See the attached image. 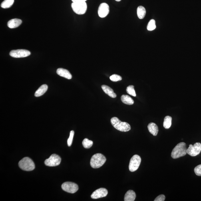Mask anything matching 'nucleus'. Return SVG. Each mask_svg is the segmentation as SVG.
Here are the masks:
<instances>
[{
	"label": "nucleus",
	"mask_w": 201,
	"mask_h": 201,
	"mask_svg": "<svg viewBox=\"0 0 201 201\" xmlns=\"http://www.w3.org/2000/svg\"><path fill=\"white\" fill-rule=\"evenodd\" d=\"M9 55L14 58H23L28 57L31 55L30 52L27 50L18 49L12 50Z\"/></svg>",
	"instance_id": "obj_10"
},
{
	"label": "nucleus",
	"mask_w": 201,
	"mask_h": 201,
	"mask_svg": "<svg viewBox=\"0 0 201 201\" xmlns=\"http://www.w3.org/2000/svg\"><path fill=\"white\" fill-rule=\"evenodd\" d=\"M61 161V158L57 155L53 154L45 160V164L46 166H59Z\"/></svg>",
	"instance_id": "obj_7"
},
{
	"label": "nucleus",
	"mask_w": 201,
	"mask_h": 201,
	"mask_svg": "<svg viewBox=\"0 0 201 201\" xmlns=\"http://www.w3.org/2000/svg\"><path fill=\"white\" fill-rule=\"evenodd\" d=\"M122 101L123 103L127 105H132L134 103V100L128 95H123L121 97Z\"/></svg>",
	"instance_id": "obj_19"
},
{
	"label": "nucleus",
	"mask_w": 201,
	"mask_h": 201,
	"mask_svg": "<svg viewBox=\"0 0 201 201\" xmlns=\"http://www.w3.org/2000/svg\"><path fill=\"white\" fill-rule=\"evenodd\" d=\"M93 142L91 140H89L87 138L84 139L82 142V144L84 148L89 149L93 145Z\"/></svg>",
	"instance_id": "obj_24"
},
{
	"label": "nucleus",
	"mask_w": 201,
	"mask_h": 201,
	"mask_svg": "<svg viewBox=\"0 0 201 201\" xmlns=\"http://www.w3.org/2000/svg\"><path fill=\"white\" fill-rule=\"evenodd\" d=\"M56 72L58 75L61 77L65 78L68 79H72V75L67 70L60 68L57 69Z\"/></svg>",
	"instance_id": "obj_13"
},
{
	"label": "nucleus",
	"mask_w": 201,
	"mask_h": 201,
	"mask_svg": "<svg viewBox=\"0 0 201 201\" xmlns=\"http://www.w3.org/2000/svg\"><path fill=\"white\" fill-rule=\"evenodd\" d=\"M102 89L106 94H107L110 97L112 98L116 97V94L114 93L113 90L107 85H102L101 86Z\"/></svg>",
	"instance_id": "obj_16"
},
{
	"label": "nucleus",
	"mask_w": 201,
	"mask_h": 201,
	"mask_svg": "<svg viewBox=\"0 0 201 201\" xmlns=\"http://www.w3.org/2000/svg\"><path fill=\"white\" fill-rule=\"evenodd\" d=\"M110 80L113 82H117L122 80L121 76L116 75V74H114V75L110 76Z\"/></svg>",
	"instance_id": "obj_26"
},
{
	"label": "nucleus",
	"mask_w": 201,
	"mask_h": 201,
	"mask_svg": "<svg viewBox=\"0 0 201 201\" xmlns=\"http://www.w3.org/2000/svg\"><path fill=\"white\" fill-rule=\"evenodd\" d=\"M194 171L197 176H201V164L194 168Z\"/></svg>",
	"instance_id": "obj_28"
},
{
	"label": "nucleus",
	"mask_w": 201,
	"mask_h": 201,
	"mask_svg": "<svg viewBox=\"0 0 201 201\" xmlns=\"http://www.w3.org/2000/svg\"><path fill=\"white\" fill-rule=\"evenodd\" d=\"M166 197L163 194L160 195L158 196L155 199V201H164L165 200Z\"/></svg>",
	"instance_id": "obj_29"
},
{
	"label": "nucleus",
	"mask_w": 201,
	"mask_h": 201,
	"mask_svg": "<svg viewBox=\"0 0 201 201\" xmlns=\"http://www.w3.org/2000/svg\"><path fill=\"white\" fill-rule=\"evenodd\" d=\"M106 161V158L103 155L96 154L92 157L90 161V166L92 168H99L103 165Z\"/></svg>",
	"instance_id": "obj_3"
},
{
	"label": "nucleus",
	"mask_w": 201,
	"mask_h": 201,
	"mask_svg": "<svg viewBox=\"0 0 201 201\" xmlns=\"http://www.w3.org/2000/svg\"><path fill=\"white\" fill-rule=\"evenodd\" d=\"M156 28L155 20L151 19L148 24L147 29L149 31H152L155 30Z\"/></svg>",
	"instance_id": "obj_23"
},
{
	"label": "nucleus",
	"mask_w": 201,
	"mask_h": 201,
	"mask_svg": "<svg viewBox=\"0 0 201 201\" xmlns=\"http://www.w3.org/2000/svg\"><path fill=\"white\" fill-rule=\"evenodd\" d=\"M74 135V131L72 130L71 131H70V132L69 137L68 138V145L69 146H70L72 145V141H73Z\"/></svg>",
	"instance_id": "obj_27"
},
{
	"label": "nucleus",
	"mask_w": 201,
	"mask_h": 201,
	"mask_svg": "<svg viewBox=\"0 0 201 201\" xmlns=\"http://www.w3.org/2000/svg\"><path fill=\"white\" fill-rule=\"evenodd\" d=\"M87 0H72L73 3H77V2H86Z\"/></svg>",
	"instance_id": "obj_30"
},
{
	"label": "nucleus",
	"mask_w": 201,
	"mask_h": 201,
	"mask_svg": "<svg viewBox=\"0 0 201 201\" xmlns=\"http://www.w3.org/2000/svg\"><path fill=\"white\" fill-rule=\"evenodd\" d=\"M47 89L48 86L47 85L44 84V85H41L35 92V97H39V96L43 95L47 91Z\"/></svg>",
	"instance_id": "obj_18"
},
{
	"label": "nucleus",
	"mask_w": 201,
	"mask_h": 201,
	"mask_svg": "<svg viewBox=\"0 0 201 201\" xmlns=\"http://www.w3.org/2000/svg\"><path fill=\"white\" fill-rule=\"evenodd\" d=\"M22 23L21 19H13L9 20L8 23V27L10 29H15L19 27Z\"/></svg>",
	"instance_id": "obj_14"
},
{
	"label": "nucleus",
	"mask_w": 201,
	"mask_h": 201,
	"mask_svg": "<svg viewBox=\"0 0 201 201\" xmlns=\"http://www.w3.org/2000/svg\"><path fill=\"white\" fill-rule=\"evenodd\" d=\"M112 125L120 131L127 132L131 129L130 124L125 122H122L117 117H112L111 119Z\"/></svg>",
	"instance_id": "obj_2"
},
{
	"label": "nucleus",
	"mask_w": 201,
	"mask_h": 201,
	"mask_svg": "<svg viewBox=\"0 0 201 201\" xmlns=\"http://www.w3.org/2000/svg\"><path fill=\"white\" fill-rule=\"evenodd\" d=\"M62 188L65 192L72 194L77 192L79 189V187L77 184L71 182L63 183L62 185Z\"/></svg>",
	"instance_id": "obj_8"
},
{
	"label": "nucleus",
	"mask_w": 201,
	"mask_h": 201,
	"mask_svg": "<svg viewBox=\"0 0 201 201\" xmlns=\"http://www.w3.org/2000/svg\"><path fill=\"white\" fill-rule=\"evenodd\" d=\"M146 14V10L144 7L140 6L137 8V15L139 19H144Z\"/></svg>",
	"instance_id": "obj_20"
},
{
	"label": "nucleus",
	"mask_w": 201,
	"mask_h": 201,
	"mask_svg": "<svg viewBox=\"0 0 201 201\" xmlns=\"http://www.w3.org/2000/svg\"><path fill=\"white\" fill-rule=\"evenodd\" d=\"M108 191L103 188H100L92 193L91 198L93 199H98L105 197L108 194Z\"/></svg>",
	"instance_id": "obj_12"
},
{
	"label": "nucleus",
	"mask_w": 201,
	"mask_h": 201,
	"mask_svg": "<svg viewBox=\"0 0 201 201\" xmlns=\"http://www.w3.org/2000/svg\"><path fill=\"white\" fill-rule=\"evenodd\" d=\"M126 91L128 94L133 96H136V94L135 90L134 89V86L133 85H129L127 88Z\"/></svg>",
	"instance_id": "obj_25"
},
{
	"label": "nucleus",
	"mask_w": 201,
	"mask_h": 201,
	"mask_svg": "<svg viewBox=\"0 0 201 201\" xmlns=\"http://www.w3.org/2000/svg\"><path fill=\"white\" fill-rule=\"evenodd\" d=\"M110 12V7L107 3H103L100 4L98 9V14L101 18L106 17Z\"/></svg>",
	"instance_id": "obj_11"
},
{
	"label": "nucleus",
	"mask_w": 201,
	"mask_h": 201,
	"mask_svg": "<svg viewBox=\"0 0 201 201\" xmlns=\"http://www.w3.org/2000/svg\"><path fill=\"white\" fill-rule=\"evenodd\" d=\"M141 159L138 155H134L131 159L129 165V169L131 172L135 171L139 167Z\"/></svg>",
	"instance_id": "obj_6"
},
{
	"label": "nucleus",
	"mask_w": 201,
	"mask_h": 201,
	"mask_svg": "<svg viewBox=\"0 0 201 201\" xmlns=\"http://www.w3.org/2000/svg\"><path fill=\"white\" fill-rule=\"evenodd\" d=\"M172 118L170 116H166L164 118L163 126L166 129H168L172 124Z\"/></svg>",
	"instance_id": "obj_21"
},
{
	"label": "nucleus",
	"mask_w": 201,
	"mask_h": 201,
	"mask_svg": "<svg viewBox=\"0 0 201 201\" xmlns=\"http://www.w3.org/2000/svg\"><path fill=\"white\" fill-rule=\"evenodd\" d=\"M19 168L25 171H31L35 168V164L33 160L29 157H25L19 161Z\"/></svg>",
	"instance_id": "obj_4"
},
{
	"label": "nucleus",
	"mask_w": 201,
	"mask_h": 201,
	"mask_svg": "<svg viewBox=\"0 0 201 201\" xmlns=\"http://www.w3.org/2000/svg\"><path fill=\"white\" fill-rule=\"evenodd\" d=\"M71 7L74 13L78 15L84 14L87 9L86 2L73 3H72Z\"/></svg>",
	"instance_id": "obj_5"
},
{
	"label": "nucleus",
	"mask_w": 201,
	"mask_h": 201,
	"mask_svg": "<svg viewBox=\"0 0 201 201\" xmlns=\"http://www.w3.org/2000/svg\"><path fill=\"white\" fill-rule=\"evenodd\" d=\"M136 198V194L133 191L129 190L126 192L124 196L125 201H134Z\"/></svg>",
	"instance_id": "obj_17"
},
{
	"label": "nucleus",
	"mask_w": 201,
	"mask_h": 201,
	"mask_svg": "<svg viewBox=\"0 0 201 201\" xmlns=\"http://www.w3.org/2000/svg\"><path fill=\"white\" fill-rule=\"evenodd\" d=\"M187 150L185 143H180L173 149L171 156L173 159L179 158L186 155L187 154Z\"/></svg>",
	"instance_id": "obj_1"
},
{
	"label": "nucleus",
	"mask_w": 201,
	"mask_h": 201,
	"mask_svg": "<svg viewBox=\"0 0 201 201\" xmlns=\"http://www.w3.org/2000/svg\"><path fill=\"white\" fill-rule=\"evenodd\" d=\"M115 1L117 2H120L122 1V0H115Z\"/></svg>",
	"instance_id": "obj_31"
},
{
	"label": "nucleus",
	"mask_w": 201,
	"mask_h": 201,
	"mask_svg": "<svg viewBox=\"0 0 201 201\" xmlns=\"http://www.w3.org/2000/svg\"><path fill=\"white\" fill-rule=\"evenodd\" d=\"M201 151V144L200 143H196L193 145L190 144L187 149V154L192 156H195L200 154Z\"/></svg>",
	"instance_id": "obj_9"
},
{
	"label": "nucleus",
	"mask_w": 201,
	"mask_h": 201,
	"mask_svg": "<svg viewBox=\"0 0 201 201\" xmlns=\"http://www.w3.org/2000/svg\"><path fill=\"white\" fill-rule=\"evenodd\" d=\"M14 0H5L1 4V7L4 9L8 8L13 5Z\"/></svg>",
	"instance_id": "obj_22"
},
{
	"label": "nucleus",
	"mask_w": 201,
	"mask_h": 201,
	"mask_svg": "<svg viewBox=\"0 0 201 201\" xmlns=\"http://www.w3.org/2000/svg\"><path fill=\"white\" fill-rule=\"evenodd\" d=\"M149 131L154 136L157 135L158 132V128L156 124L154 122H150L148 126Z\"/></svg>",
	"instance_id": "obj_15"
}]
</instances>
